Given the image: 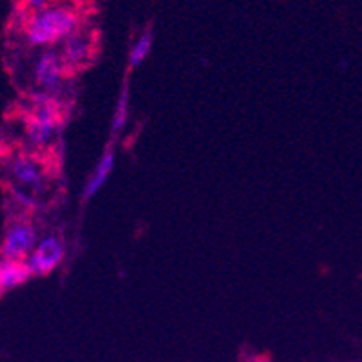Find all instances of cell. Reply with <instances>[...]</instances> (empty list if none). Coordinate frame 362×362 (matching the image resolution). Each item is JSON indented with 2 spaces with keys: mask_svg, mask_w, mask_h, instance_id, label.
Masks as SVG:
<instances>
[{
  "mask_svg": "<svg viewBox=\"0 0 362 362\" xmlns=\"http://www.w3.org/2000/svg\"><path fill=\"white\" fill-rule=\"evenodd\" d=\"M78 15L66 6H47L45 9L35 11L25 25V40L29 45L44 47L66 40L67 37L78 31Z\"/></svg>",
  "mask_w": 362,
  "mask_h": 362,
  "instance_id": "cell-1",
  "label": "cell"
},
{
  "mask_svg": "<svg viewBox=\"0 0 362 362\" xmlns=\"http://www.w3.org/2000/svg\"><path fill=\"white\" fill-rule=\"evenodd\" d=\"M62 127V111L57 96L38 90L31 96V112L25 118V136L37 147L53 144Z\"/></svg>",
  "mask_w": 362,
  "mask_h": 362,
  "instance_id": "cell-2",
  "label": "cell"
},
{
  "mask_svg": "<svg viewBox=\"0 0 362 362\" xmlns=\"http://www.w3.org/2000/svg\"><path fill=\"white\" fill-rule=\"evenodd\" d=\"M38 245V235L33 223L28 219H15L8 225L0 243V257L13 261H28Z\"/></svg>",
  "mask_w": 362,
  "mask_h": 362,
  "instance_id": "cell-3",
  "label": "cell"
},
{
  "mask_svg": "<svg viewBox=\"0 0 362 362\" xmlns=\"http://www.w3.org/2000/svg\"><path fill=\"white\" fill-rule=\"evenodd\" d=\"M8 173L11 177L13 185H18L22 189L29 190L35 196H40L47 189V174L45 167L37 160L25 153H18L9 158Z\"/></svg>",
  "mask_w": 362,
  "mask_h": 362,
  "instance_id": "cell-4",
  "label": "cell"
},
{
  "mask_svg": "<svg viewBox=\"0 0 362 362\" xmlns=\"http://www.w3.org/2000/svg\"><path fill=\"white\" fill-rule=\"evenodd\" d=\"M67 67L57 49H45L33 67V80L44 93L57 96L64 87Z\"/></svg>",
  "mask_w": 362,
  "mask_h": 362,
  "instance_id": "cell-5",
  "label": "cell"
},
{
  "mask_svg": "<svg viewBox=\"0 0 362 362\" xmlns=\"http://www.w3.org/2000/svg\"><path fill=\"white\" fill-rule=\"evenodd\" d=\"M66 257V245L58 235H45L40 239L33 254L28 257V267L33 277H44L57 270Z\"/></svg>",
  "mask_w": 362,
  "mask_h": 362,
  "instance_id": "cell-6",
  "label": "cell"
},
{
  "mask_svg": "<svg viewBox=\"0 0 362 362\" xmlns=\"http://www.w3.org/2000/svg\"><path fill=\"white\" fill-rule=\"evenodd\" d=\"M116 165V141L111 140L105 148H103L102 156H100L98 163H96L95 170L89 176L87 183L83 185L82 190V203H89L90 199L95 198L96 194L103 189V185L107 183L109 176L112 174Z\"/></svg>",
  "mask_w": 362,
  "mask_h": 362,
  "instance_id": "cell-7",
  "label": "cell"
},
{
  "mask_svg": "<svg viewBox=\"0 0 362 362\" xmlns=\"http://www.w3.org/2000/svg\"><path fill=\"white\" fill-rule=\"evenodd\" d=\"M93 44H95L93 37H89L83 31H74L71 37H67L64 40L60 57H62L67 71L78 69V67H82L93 57Z\"/></svg>",
  "mask_w": 362,
  "mask_h": 362,
  "instance_id": "cell-8",
  "label": "cell"
},
{
  "mask_svg": "<svg viewBox=\"0 0 362 362\" xmlns=\"http://www.w3.org/2000/svg\"><path fill=\"white\" fill-rule=\"evenodd\" d=\"M31 277L33 276L25 261L0 259V296L18 288Z\"/></svg>",
  "mask_w": 362,
  "mask_h": 362,
  "instance_id": "cell-9",
  "label": "cell"
},
{
  "mask_svg": "<svg viewBox=\"0 0 362 362\" xmlns=\"http://www.w3.org/2000/svg\"><path fill=\"white\" fill-rule=\"evenodd\" d=\"M129 112H131V86H129V78H125L122 90H119L118 100H116L115 112H112L111 119V136L115 141L116 138H118L119 132L127 127Z\"/></svg>",
  "mask_w": 362,
  "mask_h": 362,
  "instance_id": "cell-10",
  "label": "cell"
},
{
  "mask_svg": "<svg viewBox=\"0 0 362 362\" xmlns=\"http://www.w3.org/2000/svg\"><path fill=\"white\" fill-rule=\"evenodd\" d=\"M153 42H154L153 28L148 25L144 33L138 37V40L134 42V45L131 47V53H129V60H127L129 71L140 67L141 64L147 60V57L151 54V49H153Z\"/></svg>",
  "mask_w": 362,
  "mask_h": 362,
  "instance_id": "cell-11",
  "label": "cell"
},
{
  "mask_svg": "<svg viewBox=\"0 0 362 362\" xmlns=\"http://www.w3.org/2000/svg\"><path fill=\"white\" fill-rule=\"evenodd\" d=\"M9 194H11L13 202H17L18 205H21L24 210H28V212L29 210H37V206H38L37 196L29 192V190L9 183Z\"/></svg>",
  "mask_w": 362,
  "mask_h": 362,
  "instance_id": "cell-12",
  "label": "cell"
},
{
  "mask_svg": "<svg viewBox=\"0 0 362 362\" xmlns=\"http://www.w3.org/2000/svg\"><path fill=\"white\" fill-rule=\"evenodd\" d=\"M24 2L28 8L35 9V11H40V9L47 8V2H49V0H24Z\"/></svg>",
  "mask_w": 362,
  "mask_h": 362,
  "instance_id": "cell-13",
  "label": "cell"
}]
</instances>
